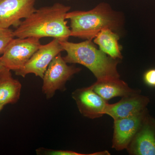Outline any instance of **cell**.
<instances>
[{
	"mask_svg": "<svg viewBox=\"0 0 155 155\" xmlns=\"http://www.w3.org/2000/svg\"><path fill=\"white\" fill-rule=\"evenodd\" d=\"M70 8L57 3L35 10L13 31L14 37H52L60 41L68 40L71 30L67 26L66 16Z\"/></svg>",
	"mask_w": 155,
	"mask_h": 155,
	"instance_id": "obj_1",
	"label": "cell"
},
{
	"mask_svg": "<svg viewBox=\"0 0 155 155\" xmlns=\"http://www.w3.org/2000/svg\"><path fill=\"white\" fill-rule=\"evenodd\" d=\"M60 42L64 51L67 52V55L63 58L67 64L83 65L92 72L97 81L119 79L120 75L117 68L118 59L107 56L101 50L97 49L91 40H87L80 43L67 40Z\"/></svg>",
	"mask_w": 155,
	"mask_h": 155,
	"instance_id": "obj_2",
	"label": "cell"
},
{
	"mask_svg": "<svg viewBox=\"0 0 155 155\" xmlns=\"http://www.w3.org/2000/svg\"><path fill=\"white\" fill-rule=\"evenodd\" d=\"M66 19L70 21L71 36L92 40L101 31H114L121 25V18L106 3H101L88 11L68 12Z\"/></svg>",
	"mask_w": 155,
	"mask_h": 155,
	"instance_id": "obj_3",
	"label": "cell"
},
{
	"mask_svg": "<svg viewBox=\"0 0 155 155\" xmlns=\"http://www.w3.org/2000/svg\"><path fill=\"white\" fill-rule=\"evenodd\" d=\"M41 45L40 39L37 38H14L0 58L5 68L15 72L25 66Z\"/></svg>",
	"mask_w": 155,
	"mask_h": 155,
	"instance_id": "obj_4",
	"label": "cell"
},
{
	"mask_svg": "<svg viewBox=\"0 0 155 155\" xmlns=\"http://www.w3.org/2000/svg\"><path fill=\"white\" fill-rule=\"evenodd\" d=\"M80 68L68 66L61 54L56 56L50 63L43 78L42 91L47 98H51L57 90L64 91L65 84Z\"/></svg>",
	"mask_w": 155,
	"mask_h": 155,
	"instance_id": "obj_5",
	"label": "cell"
},
{
	"mask_svg": "<svg viewBox=\"0 0 155 155\" xmlns=\"http://www.w3.org/2000/svg\"><path fill=\"white\" fill-rule=\"evenodd\" d=\"M63 51L64 49L59 40L54 38L47 44L41 45L25 66L15 71V74L25 77L31 73L43 78L53 59Z\"/></svg>",
	"mask_w": 155,
	"mask_h": 155,
	"instance_id": "obj_6",
	"label": "cell"
},
{
	"mask_svg": "<svg viewBox=\"0 0 155 155\" xmlns=\"http://www.w3.org/2000/svg\"><path fill=\"white\" fill-rule=\"evenodd\" d=\"M36 0H0V28L17 27L36 10Z\"/></svg>",
	"mask_w": 155,
	"mask_h": 155,
	"instance_id": "obj_7",
	"label": "cell"
},
{
	"mask_svg": "<svg viewBox=\"0 0 155 155\" xmlns=\"http://www.w3.org/2000/svg\"><path fill=\"white\" fill-rule=\"evenodd\" d=\"M72 96L82 116L95 119L105 115L108 103L94 91L91 86L77 89Z\"/></svg>",
	"mask_w": 155,
	"mask_h": 155,
	"instance_id": "obj_8",
	"label": "cell"
},
{
	"mask_svg": "<svg viewBox=\"0 0 155 155\" xmlns=\"http://www.w3.org/2000/svg\"><path fill=\"white\" fill-rule=\"evenodd\" d=\"M147 116L146 110L135 116L114 120L112 147L117 151L127 149Z\"/></svg>",
	"mask_w": 155,
	"mask_h": 155,
	"instance_id": "obj_9",
	"label": "cell"
},
{
	"mask_svg": "<svg viewBox=\"0 0 155 155\" xmlns=\"http://www.w3.org/2000/svg\"><path fill=\"white\" fill-rule=\"evenodd\" d=\"M127 151L133 155H155V121L147 115Z\"/></svg>",
	"mask_w": 155,
	"mask_h": 155,
	"instance_id": "obj_10",
	"label": "cell"
},
{
	"mask_svg": "<svg viewBox=\"0 0 155 155\" xmlns=\"http://www.w3.org/2000/svg\"><path fill=\"white\" fill-rule=\"evenodd\" d=\"M140 93L122 97L114 104H108L105 114L116 120L138 115L146 110L149 100Z\"/></svg>",
	"mask_w": 155,
	"mask_h": 155,
	"instance_id": "obj_11",
	"label": "cell"
},
{
	"mask_svg": "<svg viewBox=\"0 0 155 155\" xmlns=\"http://www.w3.org/2000/svg\"><path fill=\"white\" fill-rule=\"evenodd\" d=\"M94 91L106 101L116 97H123L140 93L130 88L125 81L119 79L98 81L91 85Z\"/></svg>",
	"mask_w": 155,
	"mask_h": 155,
	"instance_id": "obj_12",
	"label": "cell"
},
{
	"mask_svg": "<svg viewBox=\"0 0 155 155\" xmlns=\"http://www.w3.org/2000/svg\"><path fill=\"white\" fill-rule=\"evenodd\" d=\"M22 85L12 77L11 70L6 69L0 72V105L17 102L20 98Z\"/></svg>",
	"mask_w": 155,
	"mask_h": 155,
	"instance_id": "obj_13",
	"label": "cell"
},
{
	"mask_svg": "<svg viewBox=\"0 0 155 155\" xmlns=\"http://www.w3.org/2000/svg\"><path fill=\"white\" fill-rule=\"evenodd\" d=\"M119 36L109 28L103 29L95 37V43L99 46L100 50L116 59L122 58L118 41Z\"/></svg>",
	"mask_w": 155,
	"mask_h": 155,
	"instance_id": "obj_14",
	"label": "cell"
},
{
	"mask_svg": "<svg viewBox=\"0 0 155 155\" xmlns=\"http://www.w3.org/2000/svg\"><path fill=\"white\" fill-rule=\"evenodd\" d=\"M13 31L9 28H0V54H3L7 46L14 38Z\"/></svg>",
	"mask_w": 155,
	"mask_h": 155,
	"instance_id": "obj_15",
	"label": "cell"
},
{
	"mask_svg": "<svg viewBox=\"0 0 155 155\" xmlns=\"http://www.w3.org/2000/svg\"><path fill=\"white\" fill-rule=\"evenodd\" d=\"M38 155H87L80 153L75 152L71 150H54L46 149L43 148H40L36 150Z\"/></svg>",
	"mask_w": 155,
	"mask_h": 155,
	"instance_id": "obj_16",
	"label": "cell"
},
{
	"mask_svg": "<svg viewBox=\"0 0 155 155\" xmlns=\"http://www.w3.org/2000/svg\"><path fill=\"white\" fill-rule=\"evenodd\" d=\"M145 82L149 86L155 87V69L147 70L143 75Z\"/></svg>",
	"mask_w": 155,
	"mask_h": 155,
	"instance_id": "obj_17",
	"label": "cell"
},
{
	"mask_svg": "<svg viewBox=\"0 0 155 155\" xmlns=\"http://www.w3.org/2000/svg\"><path fill=\"white\" fill-rule=\"evenodd\" d=\"M6 68L4 67V65L2 64V61H1V58H0V72H2L4 69Z\"/></svg>",
	"mask_w": 155,
	"mask_h": 155,
	"instance_id": "obj_18",
	"label": "cell"
},
{
	"mask_svg": "<svg viewBox=\"0 0 155 155\" xmlns=\"http://www.w3.org/2000/svg\"><path fill=\"white\" fill-rule=\"evenodd\" d=\"M4 106L1 105H0V112L2 110L3 108H4Z\"/></svg>",
	"mask_w": 155,
	"mask_h": 155,
	"instance_id": "obj_19",
	"label": "cell"
}]
</instances>
